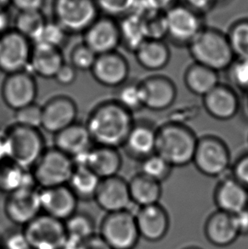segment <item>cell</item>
I'll use <instances>...</instances> for the list:
<instances>
[{"mask_svg": "<svg viewBox=\"0 0 248 249\" xmlns=\"http://www.w3.org/2000/svg\"><path fill=\"white\" fill-rule=\"evenodd\" d=\"M135 120L133 113L113 99L94 107L85 125L94 145L123 147Z\"/></svg>", "mask_w": 248, "mask_h": 249, "instance_id": "6da1fadb", "label": "cell"}, {"mask_svg": "<svg viewBox=\"0 0 248 249\" xmlns=\"http://www.w3.org/2000/svg\"><path fill=\"white\" fill-rule=\"evenodd\" d=\"M197 142V136L187 125L169 122L158 128L156 153L173 168H182L192 163Z\"/></svg>", "mask_w": 248, "mask_h": 249, "instance_id": "7a4b0ae2", "label": "cell"}, {"mask_svg": "<svg viewBox=\"0 0 248 249\" xmlns=\"http://www.w3.org/2000/svg\"><path fill=\"white\" fill-rule=\"evenodd\" d=\"M194 62L214 71H226L235 60L227 35L205 27L188 46Z\"/></svg>", "mask_w": 248, "mask_h": 249, "instance_id": "3957f363", "label": "cell"}, {"mask_svg": "<svg viewBox=\"0 0 248 249\" xmlns=\"http://www.w3.org/2000/svg\"><path fill=\"white\" fill-rule=\"evenodd\" d=\"M10 160L21 168L32 170L46 150L39 129L15 124L6 129Z\"/></svg>", "mask_w": 248, "mask_h": 249, "instance_id": "277c9868", "label": "cell"}, {"mask_svg": "<svg viewBox=\"0 0 248 249\" xmlns=\"http://www.w3.org/2000/svg\"><path fill=\"white\" fill-rule=\"evenodd\" d=\"M192 163L204 176L220 177L230 167V152L223 140L214 135H206L198 139Z\"/></svg>", "mask_w": 248, "mask_h": 249, "instance_id": "5b68a950", "label": "cell"}, {"mask_svg": "<svg viewBox=\"0 0 248 249\" xmlns=\"http://www.w3.org/2000/svg\"><path fill=\"white\" fill-rule=\"evenodd\" d=\"M100 236L111 249H134L141 239L135 213L128 209L108 213L101 225Z\"/></svg>", "mask_w": 248, "mask_h": 249, "instance_id": "8992f818", "label": "cell"}, {"mask_svg": "<svg viewBox=\"0 0 248 249\" xmlns=\"http://www.w3.org/2000/svg\"><path fill=\"white\" fill-rule=\"evenodd\" d=\"M72 159L55 147L47 148L32 173L37 185L50 188L68 184L75 169Z\"/></svg>", "mask_w": 248, "mask_h": 249, "instance_id": "52a82bcc", "label": "cell"}, {"mask_svg": "<svg viewBox=\"0 0 248 249\" xmlns=\"http://www.w3.org/2000/svg\"><path fill=\"white\" fill-rule=\"evenodd\" d=\"M54 21L68 34H84L97 19L96 0H54Z\"/></svg>", "mask_w": 248, "mask_h": 249, "instance_id": "ba28073f", "label": "cell"}, {"mask_svg": "<svg viewBox=\"0 0 248 249\" xmlns=\"http://www.w3.org/2000/svg\"><path fill=\"white\" fill-rule=\"evenodd\" d=\"M166 37L177 47H186L205 26L202 16L185 4L176 3L165 12Z\"/></svg>", "mask_w": 248, "mask_h": 249, "instance_id": "9c48e42d", "label": "cell"}, {"mask_svg": "<svg viewBox=\"0 0 248 249\" xmlns=\"http://www.w3.org/2000/svg\"><path fill=\"white\" fill-rule=\"evenodd\" d=\"M23 231L31 249H65L67 246L65 223L45 213L24 226Z\"/></svg>", "mask_w": 248, "mask_h": 249, "instance_id": "30bf717a", "label": "cell"}, {"mask_svg": "<svg viewBox=\"0 0 248 249\" xmlns=\"http://www.w3.org/2000/svg\"><path fill=\"white\" fill-rule=\"evenodd\" d=\"M33 43L15 29L0 35V71L11 74L29 68Z\"/></svg>", "mask_w": 248, "mask_h": 249, "instance_id": "8fae6325", "label": "cell"}, {"mask_svg": "<svg viewBox=\"0 0 248 249\" xmlns=\"http://www.w3.org/2000/svg\"><path fill=\"white\" fill-rule=\"evenodd\" d=\"M37 95V82L28 70L6 75L1 87L3 103L15 111L35 103Z\"/></svg>", "mask_w": 248, "mask_h": 249, "instance_id": "7c38bea8", "label": "cell"}, {"mask_svg": "<svg viewBox=\"0 0 248 249\" xmlns=\"http://www.w3.org/2000/svg\"><path fill=\"white\" fill-rule=\"evenodd\" d=\"M83 34V43L97 55L117 51L121 46L119 24L112 17H98Z\"/></svg>", "mask_w": 248, "mask_h": 249, "instance_id": "4fadbf2b", "label": "cell"}, {"mask_svg": "<svg viewBox=\"0 0 248 249\" xmlns=\"http://www.w3.org/2000/svg\"><path fill=\"white\" fill-rule=\"evenodd\" d=\"M72 160L75 166L87 167L101 179L117 176L123 166V158L119 150L105 145H94Z\"/></svg>", "mask_w": 248, "mask_h": 249, "instance_id": "5bb4252c", "label": "cell"}, {"mask_svg": "<svg viewBox=\"0 0 248 249\" xmlns=\"http://www.w3.org/2000/svg\"><path fill=\"white\" fill-rule=\"evenodd\" d=\"M42 212L39 190L25 188L10 193L4 202L7 218L15 225L27 226Z\"/></svg>", "mask_w": 248, "mask_h": 249, "instance_id": "9a60e30c", "label": "cell"}, {"mask_svg": "<svg viewBox=\"0 0 248 249\" xmlns=\"http://www.w3.org/2000/svg\"><path fill=\"white\" fill-rule=\"evenodd\" d=\"M90 71L98 84L117 89L127 81L130 68L127 59L117 51L97 55Z\"/></svg>", "mask_w": 248, "mask_h": 249, "instance_id": "2e32d148", "label": "cell"}, {"mask_svg": "<svg viewBox=\"0 0 248 249\" xmlns=\"http://www.w3.org/2000/svg\"><path fill=\"white\" fill-rule=\"evenodd\" d=\"M76 102L67 95L51 98L43 107L42 128L45 131L56 135L59 132L77 122Z\"/></svg>", "mask_w": 248, "mask_h": 249, "instance_id": "e0dca14e", "label": "cell"}, {"mask_svg": "<svg viewBox=\"0 0 248 249\" xmlns=\"http://www.w3.org/2000/svg\"><path fill=\"white\" fill-rule=\"evenodd\" d=\"M141 83L144 108L153 111H162L171 107L177 97V88L170 78L163 75H154Z\"/></svg>", "mask_w": 248, "mask_h": 249, "instance_id": "ac0fdd59", "label": "cell"}, {"mask_svg": "<svg viewBox=\"0 0 248 249\" xmlns=\"http://www.w3.org/2000/svg\"><path fill=\"white\" fill-rule=\"evenodd\" d=\"M41 209L45 214L66 221L77 213L78 198L68 185L39 190Z\"/></svg>", "mask_w": 248, "mask_h": 249, "instance_id": "d6986e66", "label": "cell"}, {"mask_svg": "<svg viewBox=\"0 0 248 249\" xmlns=\"http://www.w3.org/2000/svg\"><path fill=\"white\" fill-rule=\"evenodd\" d=\"M158 128L147 120L134 122L123 148L129 158L139 162L156 153Z\"/></svg>", "mask_w": 248, "mask_h": 249, "instance_id": "ffe728a7", "label": "cell"}, {"mask_svg": "<svg viewBox=\"0 0 248 249\" xmlns=\"http://www.w3.org/2000/svg\"><path fill=\"white\" fill-rule=\"evenodd\" d=\"M94 200L106 213L127 210L133 203L128 181L119 175L101 179Z\"/></svg>", "mask_w": 248, "mask_h": 249, "instance_id": "44dd1931", "label": "cell"}, {"mask_svg": "<svg viewBox=\"0 0 248 249\" xmlns=\"http://www.w3.org/2000/svg\"><path fill=\"white\" fill-rule=\"evenodd\" d=\"M135 218L141 238L150 243L164 239L170 228L169 215L160 203L139 208Z\"/></svg>", "mask_w": 248, "mask_h": 249, "instance_id": "7402d4cb", "label": "cell"}, {"mask_svg": "<svg viewBox=\"0 0 248 249\" xmlns=\"http://www.w3.org/2000/svg\"><path fill=\"white\" fill-rule=\"evenodd\" d=\"M240 103L236 91L228 84H218L202 98L205 111L218 121L235 118L240 110Z\"/></svg>", "mask_w": 248, "mask_h": 249, "instance_id": "603a6c76", "label": "cell"}, {"mask_svg": "<svg viewBox=\"0 0 248 249\" xmlns=\"http://www.w3.org/2000/svg\"><path fill=\"white\" fill-rule=\"evenodd\" d=\"M213 201L217 210L233 215L248 207V190L230 175L216 185Z\"/></svg>", "mask_w": 248, "mask_h": 249, "instance_id": "cb8c5ba5", "label": "cell"}, {"mask_svg": "<svg viewBox=\"0 0 248 249\" xmlns=\"http://www.w3.org/2000/svg\"><path fill=\"white\" fill-rule=\"evenodd\" d=\"M204 234L208 243L218 248L230 246L240 236L233 215L219 210L208 216L205 222Z\"/></svg>", "mask_w": 248, "mask_h": 249, "instance_id": "d4e9b609", "label": "cell"}, {"mask_svg": "<svg viewBox=\"0 0 248 249\" xmlns=\"http://www.w3.org/2000/svg\"><path fill=\"white\" fill-rule=\"evenodd\" d=\"M54 147L73 159L94 145L85 124L76 122L54 135Z\"/></svg>", "mask_w": 248, "mask_h": 249, "instance_id": "484cf974", "label": "cell"}, {"mask_svg": "<svg viewBox=\"0 0 248 249\" xmlns=\"http://www.w3.org/2000/svg\"><path fill=\"white\" fill-rule=\"evenodd\" d=\"M65 63L61 49L42 44H33L29 68L32 73L42 78H54Z\"/></svg>", "mask_w": 248, "mask_h": 249, "instance_id": "4316f807", "label": "cell"}, {"mask_svg": "<svg viewBox=\"0 0 248 249\" xmlns=\"http://www.w3.org/2000/svg\"><path fill=\"white\" fill-rule=\"evenodd\" d=\"M138 64L144 70L161 71L168 66L171 51L163 40L146 39L134 53Z\"/></svg>", "mask_w": 248, "mask_h": 249, "instance_id": "83f0119b", "label": "cell"}, {"mask_svg": "<svg viewBox=\"0 0 248 249\" xmlns=\"http://www.w3.org/2000/svg\"><path fill=\"white\" fill-rule=\"evenodd\" d=\"M36 185L32 170L21 168L10 160L0 163V192L9 195L20 189L36 188Z\"/></svg>", "mask_w": 248, "mask_h": 249, "instance_id": "f1b7e54d", "label": "cell"}, {"mask_svg": "<svg viewBox=\"0 0 248 249\" xmlns=\"http://www.w3.org/2000/svg\"><path fill=\"white\" fill-rule=\"evenodd\" d=\"M184 82L188 90L202 98L220 84L218 71L195 62L186 69Z\"/></svg>", "mask_w": 248, "mask_h": 249, "instance_id": "f546056e", "label": "cell"}, {"mask_svg": "<svg viewBox=\"0 0 248 249\" xmlns=\"http://www.w3.org/2000/svg\"><path fill=\"white\" fill-rule=\"evenodd\" d=\"M132 202L139 208L159 203L162 195L161 184L138 173L128 181Z\"/></svg>", "mask_w": 248, "mask_h": 249, "instance_id": "4dcf8cb0", "label": "cell"}, {"mask_svg": "<svg viewBox=\"0 0 248 249\" xmlns=\"http://www.w3.org/2000/svg\"><path fill=\"white\" fill-rule=\"evenodd\" d=\"M101 178L84 166H76L67 185L78 200L94 199Z\"/></svg>", "mask_w": 248, "mask_h": 249, "instance_id": "1f68e13d", "label": "cell"}, {"mask_svg": "<svg viewBox=\"0 0 248 249\" xmlns=\"http://www.w3.org/2000/svg\"><path fill=\"white\" fill-rule=\"evenodd\" d=\"M64 223L67 234L65 249H77L82 242L94 235V219L87 213H76Z\"/></svg>", "mask_w": 248, "mask_h": 249, "instance_id": "d6a6232c", "label": "cell"}, {"mask_svg": "<svg viewBox=\"0 0 248 249\" xmlns=\"http://www.w3.org/2000/svg\"><path fill=\"white\" fill-rule=\"evenodd\" d=\"M119 24L121 34V45L127 51L134 53L138 48L146 40L141 17L131 13L123 17Z\"/></svg>", "mask_w": 248, "mask_h": 249, "instance_id": "836d02e7", "label": "cell"}, {"mask_svg": "<svg viewBox=\"0 0 248 249\" xmlns=\"http://www.w3.org/2000/svg\"><path fill=\"white\" fill-rule=\"evenodd\" d=\"M47 21L42 10L20 11L14 20V29L33 43Z\"/></svg>", "mask_w": 248, "mask_h": 249, "instance_id": "e575fe53", "label": "cell"}, {"mask_svg": "<svg viewBox=\"0 0 248 249\" xmlns=\"http://www.w3.org/2000/svg\"><path fill=\"white\" fill-rule=\"evenodd\" d=\"M113 100L133 114L144 108L140 82L127 81L120 87L117 88Z\"/></svg>", "mask_w": 248, "mask_h": 249, "instance_id": "d590c367", "label": "cell"}, {"mask_svg": "<svg viewBox=\"0 0 248 249\" xmlns=\"http://www.w3.org/2000/svg\"><path fill=\"white\" fill-rule=\"evenodd\" d=\"M226 35L235 58L248 59V19L235 21Z\"/></svg>", "mask_w": 248, "mask_h": 249, "instance_id": "8d00e7d4", "label": "cell"}, {"mask_svg": "<svg viewBox=\"0 0 248 249\" xmlns=\"http://www.w3.org/2000/svg\"><path fill=\"white\" fill-rule=\"evenodd\" d=\"M140 162L141 168L139 173L160 184L169 178L174 168L158 153L148 157Z\"/></svg>", "mask_w": 248, "mask_h": 249, "instance_id": "74e56055", "label": "cell"}, {"mask_svg": "<svg viewBox=\"0 0 248 249\" xmlns=\"http://www.w3.org/2000/svg\"><path fill=\"white\" fill-rule=\"evenodd\" d=\"M67 35L68 34L63 27L56 21H47L37 37L33 41V44H42L61 50L66 43Z\"/></svg>", "mask_w": 248, "mask_h": 249, "instance_id": "f35d334b", "label": "cell"}, {"mask_svg": "<svg viewBox=\"0 0 248 249\" xmlns=\"http://www.w3.org/2000/svg\"><path fill=\"white\" fill-rule=\"evenodd\" d=\"M146 39L163 40L167 35L165 12H149L140 16Z\"/></svg>", "mask_w": 248, "mask_h": 249, "instance_id": "ab89813d", "label": "cell"}, {"mask_svg": "<svg viewBox=\"0 0 248 249\" xmlns=\"http://www.w3.org/2000/svg\"><path fill=\"white\" fill-rule=\"evenodd\" d=\"M226 72L230 86L248 94V59L235 58Z\"/></svg>", "mask_w": 248, "mask_h": 249, "instance_id": "60d3db41", "label": "cell"}, {"mask_svg": "<svg viewBox=\"0 0 248 249\" xmlns=\"http://www.w3.org/2000/svg\"><path fill=\"white\" fill-rule=\"evenodd\" d=\"M97 54L84 43L74 46L70 54V64L77 71H90L96 61Z\"/></svg>", "mask_w": 248, "mask_h": 249, "instance_id": "b9f144b4", "label": "cell"}, {"mask_svg": "<svg viewBox=\"0 0 248 249\" xmlns=\"http://www.w3.org/2000/svg\"><path fill=\"white\" fill-rule=\"evenodd\" d=\"M15 120L17 124L39 129L43 122V107L35 102L19 109L15 111Z\"/></svg>", "mask_w": 248, "mask_h": 249, "instance_id": "7bdbcfd3", "label": "cell"}, {"mask_svg": "<svg viewBox=\"0 0 248 249\" xmlns=\"http://www.w3.org/2000/svg\"><path fill=\"white\" fill-rule=\"evenodd\" d=\"M138 0H96L99 10L110 17H124L134 13Z\"/></svg>", "mask_w": 248, "mask_h": 249, "instance_id": "ee69618b", "label": "cell"}, {"mask_svg": "<svg viewBox=\"0 0 248 249\" xmlns=\"http://www.w3.org/2000/svg\"><path fill=\"white\" fill-rule=\"evenodd\" d=\"M175 0H138L134 13L143 16L149 12H166L175 5Z\"/></svg>", "mask_w": 248, "mask_h": 249, "instance_id": "f6af8a7d", "label": "cell"}, {"mask_svg": "<svg viewBox=\"0 0 248 249\" xmlns=\"http://www.w3.org/2000/svg\"><path fill=\"white\" fill-rule=\"evenodd\" d=\"M3 249H31L23 230H11L1 240Z\"/></svg>", "mask_w": 248, "mask_h": 249, "instance_id": "bcb514c9", "label": "cell"}, {"mask_svg": "<svg viewBox=\"0 0 248 249\" xmlns=\"http://www.w3.org/2000/svg\"><path fill=\"white\" fill-rule=\"evenodd\" d=\"M230 175L248 190V152L236 159L232 166Z\"/></svg>", "mask_w": 248, "mask_h": 249, "instance_id": "7dc6e473", "label": "cell"}, {"mask_svg": "<svg viewBox=\"0 0 248 249\" xmlns=\"http://www.w3.org/2000/svg\"><path fill=\"white\" fill-rule=\"evenodd\" d=\"M77 78V70L72 67V65L65 62L59 69L54 79L62 86H70L76 82Z\"/></svg>", "mask_w": 248, "mask_h": 249, "instance_id": "c3c4849f", "label": "cell"}, {"mask_svg": "<svg viewBox=\"0 0 248 249\" xmlns=\"http://www.w3.org/2000/svg\"><path fill=\"white\" fill-rule=\"evenodd\" d=\"M218 2V0H183V4L203 16L213 10Z\"/></svg>", "mask_w": 248, "mask_h": 249, "instance_id": "681fc988", "label": "cell"}, {"mask_svg": "<svg viewBox=\"0 0 248 249\" xmlns=\"http://www.w3.org/2000/svg\"><path fill=\"white\" fill-rule=\"evenodd\" d=\"M44 3V0H10V3L18 10V12L41 10Z\"/></svg>", "mask_w": 248, "mask_h": 249, "instance_id": "f907efd6", "label": "cell"}, {"mask_svg": "<svg viewBox=\"0 0 248 249\" xmlns=\"http://www.w3.org/2000/svg\"><path fill=\"white\" fill-rule=\"evenodd\" d=\"M77 249H111L100 235H95L84 240L77 246Z\"/></svg>", "mask_w": 248, "mask_h": 249, "instance_id": "816d5d0a", "label": "cell"}, {"mask_svg": "<svg viewBox=\"0 0 248 249\" xmlns=\"http://www.w3.org/2000/svg\"><path fill=\"white\" fill-rule=\"evenodd\" d=\"M235 226L240 236H248V207L233 214Z\"/></svg>", "mask_w": 248, "mask_h": 249, "instance_id": "f5cc1de1", "label": "cell"}, {"mask_svg": "<svg viewBox=\"0 0 248 249\" xmlns=\"http://www.w3.org/2000/svg\"><path fill=\"white\" fill-rule=\"evenodd\" d=\"M8 160H10V145L5 129L4 131H0V163Z\"/></svg>", "mask_w": 248, "mask_h": 249, "instance_id": "db71d44e", "label": "cell"}, {"mask_svg": "<svg viewBox=\"0 0 248 249\" xmlns=\"http://www.w3.org/2000/svg\"><path fill=\"white\" fill-rule=\"evenodd\" d=\"M10 18L5 10H0V35L10 30Z\"/></svg>", "mask_w": 248, "mask_h": 249, "instance_id": "11a10c76", "label": "cell"}, {"mask_svg": "<svg viewBox=\"0 0 248 249\" xmlns=\"http://www.w3.org/2000/svg\"><path fill=\"white\" fill-rule=\"evenodd\" d=\"M10 3V0H0V10H5Z\"/></svg>", "mask_w": 248, "mask_h": 249, "instance_id": "9f6ffc18", "label": "cell"}, {"mask_svg": "<svg viewBox=\"0 0 248 249\" xmlns=\"http://www.w3.org/2000/svg\"><path fill=\"white\" fill-rule=\"evenodd\" d=\"M201 249L200 248H198V247H187V248H185V249Z\"/></svg>", "mask_w": 248, "mask_h": 249, "instance_id": "6f0895ef", "label": "cell"}, {"mask_svg": "<svg viewBox=\"0 0 248 249\" xmlns=\"http://www.w3.org/2000/svg\"><path fill=\"white\" fill-rule=\"evenodd\" d=\"M247 108H248V100H247Z\"/></svg>", "mask_w": 248, "mask_h": 249, "instance_id": "680465c9", "label": "cell"}, {"mask_svg": "<svg viewBox=\"0 0 248 249\" xmlns=\"http://www.w3.org/2000/svg\"><path fill=\"white\" fill-rule=\"evenodd\" d=\"M0 249H2V244H1V240H0Z\"/></svg>", "mask_w": 248, "mask_h": 249, "instance_id": "91938a15", "label": "cell"}]
</instances>
